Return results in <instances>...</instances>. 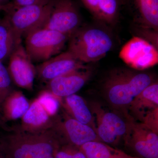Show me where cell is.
Listing matches in <instances>:
<instances>
[{
  "instance_id": "6da1fadb",
  "label": "cell",
  "mask_w": 158,
  "mask_h": 158,
  "mask_svg": "<svg viewBox=\"0 0 158 158\" xmlns=\"http://www.w3.org/2000/svg\"><path fill=\"white\" fill-rule=\"evenodd\" d=\"M52 130L37 133L15 130L0 138V149L6 158H45L54 156L62 146Z\"/></svg>"
},
{
  "instance_id": "7a4b0ae2",
  "label": "cell",
  "mask_w": 158,
  "mask_h": 158,
  "mask_svg": "<svg viewBox=\"0 0 158 158\" xmlns=\"http://www.w3.org/2000/svg\"><path fill=\"white\" fill-rule=\"evenodd\" d=\"M153 82L149 74L127 69L113 71L103 85L104 94L113 108L129 116L127 109L131 103L142 90Z\"/></svg>"
},
{
  "instance_id": "3957f363",
  "label": "cell",
  "mask_w": 158,
  "mask_h": 158,
  "mask_svg": "<svg viewBox=\"0 0 158 158\" xmlns=\"http://www.w3.org/2000/svg\"><path fill=\"white\" fill-rule=\"evenodd\" d=\"M69 39L68 51L84 63L102 59L113 47L109 34L97 28H80Z\"/></svg>"
},
{
  "instance_id": "277c9868",
  "label": "cell",
  "mask_w": 158,
  "mask_h": 158,
  "mask_svg": "<svg viewBox=\"0 0 158 158\" xmlns=\"http://www.w3.org/2000/svg\"><path fill=\"white\" fill-rule=\"evenodd\" d=\"M25 49L32 60L44 62L62 51L69 37L50 29L32 31L26 37Z\"/></svg>"
},
{
  "instance_id": "5b68a950",
  "label": "cell",
  "mask_w": 158,
  "mask_h": 158,
  "mask_svg": "<svg viewBox=\"0 0 158 158\" xmlns=\"http://www.w3.org/2000/svg\"><path fill=\"white\" fill-rule=\"evenodd\" d=\"M52 0L47 5H32L13 8L6 11L13 28L21 36H26L32 31L44 27L48 21Z\"/></svg>"
},
{
  "instance_id": "8992f818",
  "label": "cell",
  "mask_w": 158,
  "mask_h": 158,
  "mask_svg": "<svg viewBox=\"0 0 158 158\" xmlns=\"http://www.w3.org/2000/svg\"><path fill=\"white\" fill-rule=\"evenodd\" d=\"M51 129L56 133L62 145L78 148L90 141H102L93 128L74 119L67 114L62 117L56 116Z\"/></svg>"
},
{
  "instance_id": "52a82bcc",
  "label": "cell",
  "mask_w": 158,
  "mask_h": 158,
  "mask_svg": "<svg viewBox=\"0 0 158 158\" xmlns=\"http://www.w3.org/2000/svg\"><path fill=\"white\" fill-rule=\"evenodd\" d=\"M120 59L130 67L143 70L158 64V49L140 37L130 40L119 52Z\"/></svg>"
},
{
  "instance_id": "ba28073f",
  "label": "cell",
  "mask_w": 158,
  "mask_h": 158,
  "mask_svg": "<svg viewBox=\"0 0 158 158\" xmlns=\"http://www.w3.org/2000/svg\"><path fill=\"white\" fill-rule=\"evenodd\" d=\"M81 17L72 0H52L49 18L44 28L65 34L70 37L80 28Z\"/></svg>"
},
{
  "instance_id": "9c48e42d",
  "label": "cell",
  "mask_w": 158,
  "mask_h": 158,
  "mask_svg": "<svg viewBox=\"0 0 158 158\" xmlns=\"http://www.w3.org/2000/svg\"><path fill=\"white\" fill-rule=\"evenodd\" d=\"M126 144L142 158H158V133L131 118L124 138Z\"/></svg>"
},
{
  "instance_id": "30bf717a",
  "label": "cell",
  "mask_w": 158,
  "mask_h": 158,
  "mask_svg": "<svg viewBox=\"0 0 158 158\" xmlns=\"http://www.w3.org/2000/svg\"><path fill=\"white\" fill-rule=\"evenodd\" d=\"M9 58V67L7 69L11 80L18 87L27 90H32L36 69L22 44L14 50Z\"/></svg>"
},
{
  "instance_id": "8fae6325",
  "label": "cell",
  "mask_w": 158,
  "mask_h": 158,
  "mask_svg": "<svg viewBox=\"0 0 158 158\" xmlns=\"http://www.w3.org/2000/svg\"><path fill=\"white\" fill-rule=\"evenodd\" d=\"M91 75L89 68L71 71L48 81L47 90L61 98L75 94L89 81Z\"/></svg>"
},
{
  "instance_id": "7c38bea8",
  "label": "cell",
  "mask_w": 158,
  "mask_h": 158,
  "mask_svg": "<svg viewBox=\"0 0 158 158\" xmlns=\"http://www.w3.org/2000/svg\"><path fill=\"white\" fill-rule=\"evenodd\" d=\"M87 68L67 51L44 61L36 69L39 78L48 82L71 71Z\"/></svg>"
},
{
  "instance_id": "4fadbf2b",
  "label": "cell",
  "mask_w": 158,
  "mask_h": 158,
  "mask_svg": "<svg viewBox=\"0 0 158 158\" xmlns=\"http://www.w3.org/2000/svg\"><path fill=\"white\" fill-rule=\"evenodd\" d=\"M158 109V84L153 82L135 97L127 109L128 114L141 122L148 114Z\"/></svg>"
},
{
  "instance_id": "5bb4252c",
  "label": "cell",
  "mask_w": 158,
  "mask_h": 158,
  "mask_svg": "<svg viewBox=\"0 0 158 158\" xmlns=\"http://www.w3.org/2000/svg\"><path fill=\"white\" fill-rule=\"evenodd\" d=\"M55 117H52L38 99H36L30 104L28 110L22 117L19 129L31 133L50 129Z\"/></svg>"
},
{
  "instance_id": "9a60e30c",
  "label": "cell",
  "mask_w": 158,
  "mask_h": 158,
  "mask_svg": "<svg viewBox=\"0 0 158 158\" xmlns=\"http://www.w3.org/2000/svg\"><path fill=\"white\" fill-rule=\"evenodd\" d=\"M88 106L94 116L95 120L100 121L119 139H124L128 130L131 117L125 120L118 113L104 109L96 102H91Z\"/></svg>"
},
{
  "instance_id": "2e32d148",
  "label": "cell",
  "mask_w": 158,
  "mask_h": 158,
  "mask_svg": "<svg viewBox=\"0 0 158 158\" xmlns=\"http://www.w3.org/2000/svg\"><path fill=\"white\" fill-rule=\"evenodd\" d=\"M60 102L69 116L96 131L94 116L83 98L73 94L61 98Z\"/></svg>"
},
{
  "instance_id": "e0dca14e",
  "label": "cell",
  "mask_w": 158,
  "mask_h": 158,
  "mask_svg": "<svg viewBox=\"0 0 158 158\" xmlns=\"http://www.w3.org/2000/svg\"><path fill=\"white\" fill-rule=\"evenodd\" d=\"M22 36L11 25L7 16L0 20V61L10 57L22 42Z\"/></svg>"
},
{
  "instance_id": "ac0fdd59",
  "label": "cell",
  "mask_w": 158,
  "mask_h": 158,
  "mask_svg": "<svg viewBox=\"0 0 158 158\" xmlns=\"http://www.w3.org/2000/svg\"><path fill=\"white\" fill-rule=\"evenodd\" d=\"M30 105L22 92L13 90L1 106L3 117L7 121L21 118L28 110Z\"/></svg>"
},
{
  "instance_id": "d6986e66",
  "label": "cell",
  "mask_w": 158,
  "mask_h": 158,
  "mask_svg": "<svg viewBox=\"0 0 158 158\" xmlns=\"http://www.w3.org/2000/svg\"><path fill=\"white\" fill-rule=\"evenodd\" d=\"M87 158H139L101 141L88 142L78 148Z\"/></svg>"
},
{
  "instance_id": "ffe728a7",
  "label": "cell",
  "mask_w": 158,
  "mask_h": 158,
  "mask_svg": "<svg viewBox=\"0 0 158 158\" xmlns=\"http://www.w3.org/2000/svg\"><path fill=\"white\" fill-rule=\"evenodd\" d=\"M146 27L158 31V0H135Z\"/></svg>"
},
{
  "instance_id": "44dd1931",
  "label": "cell",
  "mask_w": 158,
  "mask_h": 158,
  "mask_svg": "<svg viewBox=\"0 0 158 158\" xmlns=\"http://www.w3.org/2000/svg\"><path fill=\"white\" fill-rule=\"evenodd\" d=\"M118 9V0H98L99 19L113 23L117 18Z\"/></svg>"
},
{
  "instance_id": "7402d4cb",
  "label": "cell",
  "mask_w": 158,
  "mask_h": 158,
  "mask_svg": "<svg viewBox=\"0 0 158 158\" xmlns=\"http://www.w3.org/2000/svg\"><path fill=\"white\" fill-rule=\"evenodd\" d=\"M37 99L52 117L56 116L61 106V98L47 90L40 94Z\"/></svg>"
},
{
  "instance_id": "603a6c76",
  "label": "cell",
  "mask_w": 158,
  "mask_h": 158,
  "mask_svg": "<svg viewBox=\"0 0 158 158\" xmlns=\"http://www.w3.org/2000/svg\"><path fill=\"white\" fill-rule=\"evenodd\" d=\"M8 69L0 61V109L3 102L13 90Z\"/></svg>"
},
{
  "instance_id": "cb8c5ba5",
  "label": "cell",
  "mask_w": 158,
  "mask_h": 158,
  "mask_svg": "<svg viewBox=\"0 0 158 158\" xmlns=\"http://www.w3.org/2000/svg\"><path fill=\"white\" fill-rule=\"evenodd\" d=\"M141 123L152 130L155 132H158V109L148 114L144 117Z\"/></svg>"
},
{
  "instance_id": "d4e9b609",
  "label": "cell",
  "mask_w": 158,
  "mask_h": 158,
  "mask_svg": "<svg viewBox=\"0 0 158 158\" xmlns=\"http://www.w3.org/2000/svg\"><path fill=\"white\" fill-rule=\"evenodd\" d=\"M52 0H12L11 7L17 8L32 5L44 6L50 2Z\"/></svg>"
},
{
  "instance_id": "484cf974",
  "label": "cell",
  "mask_w": 158,
  "mask_h": 158,
  "mask_svg": "<svg viewBox=\"0 0 158 158\" xmlns=\"http://www.w3.org/2000/svg\"><path fill=\"white\" fill-rule=\"evenodd\" d=\"M85 7L99 19L98 0H81Z\"/></svg>"
},
{
  "instance_id": "4316f807",
  "label": "cell",
  "mask_w": 158,
  "mask_h": 158,
  "mask_svg": "<svg viewBox=\"0 0 158 158\" xmlns=\"http://www.w3.org/2000/svg\"><path fill=\"white\" fill-rule=\"evenodd\" d=\"M11 0H0V10L6 11L11 7Z\"/></svg>"
},
{
  "instance_id": "83f0119b",
  "label": "cell",
  "mask_w": 158,
  "mask_h": 158,
  "mask_svg": "<svg viewBox=\"0 0 158 158\" xmlns=\"http://www.w3.org/2000/svg\"><path fill=\"white\" fill-rule=\"evenodd\" d=\"M0 158H6V156L4 154L1 149H0Z\"/></svg>"
},
{
  "instance_id": "f1b7e54d",
  "label": "cell",
  "mask_w": 158,
  "mask_h": 158,
  "mask_svg": "<svg viewBox=\"0 0 158 158\" xmlns=\"http://www.w3.org/2000/svg\"><path fill=\"white\" fill-rule=\"evenodd\" d=\"M45 158H56L54 156H49L48 157H47Z\"/></svg>"
}]
</instances>
